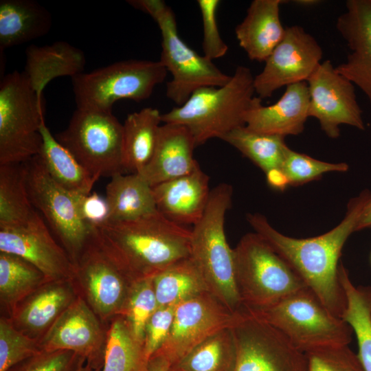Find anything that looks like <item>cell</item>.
<instances>
[{
	"mask_svg": "<svg viewBox=\"0 0 371 371\" xmlns=\"http://www.w3.org/2000/svg\"><path fill=\"white\" fill-rule=\"evenodd\" d=\"M348 165L344 162L330 163L313 158L307 155L288 150L282 172L288 186H301L317 180L329 172H346Z\"/></svg>",
	"mask_w": 371,
	"mask_h": 371,
	"instance_id": "74e56055",
	"label": "cell"
},
{
	"mask_svg": "<svg viewBox=\"0 0 371 371\" xmlns=\"http://www.w3.org/2000/svg\"><path fill=\"white\" fill-rule=\"evenodd\" d=\"M144 344L134 336L123 315L107 324L104 363L101 371H147Z\"/></svg>",
	"mask_w": 371,
	"mask_h": 371,
	"instance_id": "d6a6232c",
	"label": "cell"
},
{
	"mask_svg": "<svg viewBox=\"0 0 371 371\" xmlns=\"http://www.w3.org/2000/svg\"><path fill=\"white\" fill-rule=\"evenodd\" d=\"M305 355L308 371H364L348 345L315 349Z\"/></svg>",
	"mask_w": 371,
	"mask_h": 371,
	"instance_id": "ab89813d",
	"label": "cell"
},
{
	"mask_svg": "<svg viewBox=\"0 0 371 371\" xmlns=\"http://www.w3.org/2000/svg\"><path fill=\"white\" fill-rule=\"evenodd\" d=\"M78 295L73 280H48L21 300L8 318L18 330L39 341Z\"/></svg>",
	"mask_w": 371,
	"mask_h": 371,
	"instance_id": "ffe728a7",
	"label": "cell"
},
{
	"mask_svg": "<svg viewBox=\"0 0 371 371\" xmlns=\"http://www.w3.org/2000/svg\"><path fill=\"white\" fill-rule=\"evenodd\" d=\"M244 310L279 330L304 353L352 341L351 327L332 314L308 286L269 306Z\"/></svg>",
	"mask_w": 371,
	"mask_h": 371,
	"instance_id": "5b68a950",
	"label": "cell"
},
{
	"mask_svg": "<svg viewBox=\"0 0 371 371\" xmlns=\"http://www.w3.org/2000/svg\"><path fill=\"white\" fill-rule=\"evenodd\" d=\"M105 199L109 223L135 220L157 210L152 186L137 173L112 177L106 186Z\"/></svg>",
	"mask_w": 371,
	"mask_h": 371,
	"instance_id": "83f0119b",
	"label": "cell"
},
{
	"mask_svg": "<svg viewBox=\"0 0 371 371\" xmlns=\"http://www.w3.org/2000/svg\"><path fill=\"white\" fill-rule=\"evenodd\" d=\"M169 371H175V370H172V368H170Z\"/></svg>",
	"mask_w": 371,
	"mask_h": 371,
	"instance_id": "681fc988",
	"label": "cell"
},
{
	"mask_svg": "<svg viewBox=\"0 0 371 371\" xmlns=\"http://www.w3.org/2000/svg\"><path fill=\"white\" fill-rule=\"evenodd\" d=\"M157 308L153 278L134 283L122 315L134 336L143 344L146 322Z\"/></svg>",
	"mask_w": 371,
	"mask_h": 371,
	"instance_id": "f35d334b",
	"label": "cell"
},
{
	"mask_svg": "<svg viewBox=\"0 0 371 371\" xmlns=\"http://www.w3.org/2000/svg\"><path fill=\"white\" fill-rule=\"evenodd\" d=\"M282 0H254L243 20L236 27L240 47L248 58L265 62L283 39L286 27L280 19Z\"/></svg>",
	"mask_w": 371,
	"mask_h": 371,
	"instance_id": "cb8c5ba5",
	"label": "cell"
},
{
	"mask_svg": "<svg viewBox=\"0 0 371 371\" xmlns=\"http://www.w3.org/2000/svg\"><path fill=\"white\" fill-rule=\"evenodd\" d=\"M157 210L180 225H194L210 199L209 177L200 167L192 172L152 187Z\"/></svg>",
	"mask_w": 371,
	"mask_h": 371,
	"instance_id": "7402d4cb",
	"label": "cell"
},
{
	"mask_svg": "<svg viewBox=\"0 0 371 371\" xmlns=\"http://www.w3.org/2000/svg\"><path fill=\"white\" fill-rule=\"evenodd\" d=\"M258 166L265 174L282 170L289 148L285 137L256 132L239 126L223 139Z\"/></svg>",
	"mask_w": 371,
	"mask_h": 371,
	"instance_id": "e575fe53",
	"label": "cell"
},
{
	"mask_svg": "<svg viewBox=\"0 0 371 371\" xmlns=\"http://www.w3.org/2000/svg\"><path fill=\"white\" fill-rule=\"evenodd\" d=\"M52 26L49 10L34 0L0 1V54L47 34Z\"/></svg>",
	"mask_w": 371,
	"mask_h": 371,
	"instance_id": "484cf974",
	"label": "cell"
},
{
	"mask_svg": "<svg viewBox=\"0 0 371 371\" xmlns=\"http://www.w3.org/2000/svg\"><path fill=\"white\" fill-rule=\"evenodd\" d=\"M293 2L300 6L312 7L319 4L321 1L319 0H295Z\"/></svg>",
	"mask_w": 371,
	"mask_h": 371,
	"instance_id": "7dc6e473",
	"label": "cell"
},
{
	"mask_svg": "<svg viewBox=\"0 0 371 371\" xmlns=\"http://www.w3.org/2000/svg\"><path fill=\"white\" fill-rule=\"evenodd\" d=\"M107 324L80 296L39 340L43 351L70 350L95 368H102Z\"/></svg>",
	"mask_w": 371,
	"mask_h": 371,
	"instance_id": "e0dca14e",
	"label": "cell"
},
{
	"mask_svg": "<svg viewBox=\"0 0 371 371\" xmlns=\"http://www.w3.org/2000/svg\"><path fill=\"white\" fill-rule=\"evenodd\" d=\"M31 203L45 218L74 265L93 234L79 213L74 194L58 184L38 155L25 162Z\"/></svg>",
	"mask_w": 371,
	"mask_h": 371,
	"instance_id": "8fae6325",
	"label": "cell"
},
{
	"mask_svg": "<svg viewBox=\"0 0 371 371\" xmlns=\"http://www.w3.org/2000/svg\"><path fill=\"white\" fill-rule=\"evenodd\" d=\"M123 124L112 111L76 108L67 128L55 136L95 178L125 173Z\"/></svg>",
	"mask_w": 371,
	"mask_h": 371,
	"instance_id": "30bf717a",
	"label": "cell"
},
{
	"mask_svg": "<svg viewBox=\"0 0 371 371\" xmlns=\"http://www.w3.org/2000/svg\"><path fill=\"white\" fill-rule=\"evenodd\" d=\"M371 192L362 191L348 203L346 215L334 228L322 235L295 238L282 234L260 213L247 214L255 232L261 236L291 266L305 284L334 315L341 318L346 297L338 276L342 248L355 232Z\"/></svg>",
	"mask_w": 371,
	"mask_h": 371,
	"instance_id": "6da1fadb",
	"label": "cell"
},
{
	"mask_svg": "<svg viewBox=\"0 0 371 371\" xmlns=\"http://www.w3.org/2000/svg\"><path fill=\"white\" fill-rule=\"evenodd\" d=\"M339 282L346 297L343 319L355 334L357 354L364 371H371V286H356L343 264L338 267Z\"/></svg>",
	"mask_w": 371,
	"mask_h": 371,
	"instance_id": "4dcf8cb0",
	"label": "cell"
},
{
	"mask_svg": "<svg viewBox=\"0 0 371 371\" xmlns=\"http://www.w3.org/2000/svg\"><path fill=\"white\" fill-rule=\"evenodd\" d=\"M41 217L28 195L25 163L0 165V229L23 227Z\"/></svg>",
	"mask_w": 371,
	"mask_h": 371,
	"instance_id": "f546056e",
	"label": "cell"
},
{
	"mask_svg": "<svg viewBox=\"0 0 371 371\" xmlns=\"http://www.w3.org/2000/svg\"><path fill=\"white\" fill-rule=\"evenodd\" d=\"M243 314L232 311L208 291L183 301L175 306L168 336L155 354L172 366L210 336L232 328Z\"/></svg>",
	"mask_w": 371,
	"mask_h": 371,
	"instance_id": "5bb4252c",
	"label": "cell"
},
{
	"mask_svg": "<svg viewBox=\"0 0 371 371\" xmlns=\"http://www.w3.org/2000/svg\"><path fill=\"white\" fill-rule=\"evenodd\" d=\"M323 51L316 39L300 25L286 27L283 39L254 76L257 96L271 97L278 89L306 82L322 63Z\"/></svg>",
	"mask_w": 371,
	"mask_h": 371,
	"instance_id": "9a60e30c",
	"label": "cell"
},
{
	"mask_svg": "<svg viewBox=\"0 0 371 371\" xmlns=\"http://www.w3.org/2000/svg\"><path fill=\"white\" fill-rule=\"evenodd\" d=\"M167 73L159 60L135 59L82 72L71 78L77 108L112 111L120 100L139 102L152 95Z\"/></svg>",
	"mask_w": 371,
	"mask_h": 371,
	"instance_id": "9c48e42d",
	"label": "cell"
},
{
	"mask_svg": "<svg viewBox=\"0 0 371 371\" xmlns=\"http://www.w3.org/2000/svg\"><path fill=\"white\" fill-rule=\"evenodd\" d=\"M102 369L95 368L91 364L85 362L83 363L77 371H101Z\"/></svg>",
	"mask_w": 371,
	"mask_h": 371,
	"instance_id": "c3c4849f",
	"label": "cell"
},
{
	"mask_svg": "<svg viewBox=\"0 0 371 371\" xmlns=\"http://www.w3.org/2000/svg\"><path fill=\"white\" fill-rule=\"evenodd\" d=\"M336 28L350 52L335 69L358 87L371 104V0H348Z\"/></svg>",
	"mask_w": 371,
	"mask_h": 371,
	"instance_id": "d6986e66",
	"label": "cell"
},
{
	"mask_svg": "<svg viewBox=\"0 0 371 371\" xmlns=\"http://www.w3.org/2000/svg\"><path fill=\"white\" fill-rule=\"evenodd\" d=\"M73 280L80 295L107 324L122 315L134 284L99 245L94 233L74 264Z\"/></svg>",
	"mask_w": 371,
	"mask_h": 371,
	"instance_id": "7c38bea8",
	"label": "cell"
},
{
	"mask_svg": "<svg viewBox=\"0 0 371 371\" xmlns=\"http://www.w3.org/2000/svg\"><path fill=\"white\" fill-rule=\"evenodd\" d=\"M42 351L38 340L18 330L8 317L1 315L0 371H7Z\"/></svg>",
	"mask_w": 371,
	"mask_h": 371,
	"instance_id": "8d00e7d4",
	"label": "cell"
},
{
	"mask_svg": "<svg viewBox=\"0 0 371 371\" xmlns=\"http://www.w3.org/2000/svg\"><path fill=\"white\" fill-rule=\"evenodd\" d=\"M175 306L158 307L147 321L144 329V348L148 360L167 339L173 323Z\"/></svg>",
	"mask_w": 371,
	"mask_h": 371,
	"instance_id": "7bdbcfd3",
	"label": "cell"
},
{
	"mask_svg": "<svg viewBox=\"0 0 371 371\" xmlns=\"http://www.w3.org/2000/svg\"><path fill=\"white\" fill-rule=\"evenodd\" d=\"M232 329L236 346L233 371H308L305 353L262 319L244 311Z\"/></svg>",
	"mask_w": 371,
	"mask_h": 371,
	"instance_id": "4fadbf2b",
	"label": "cell"
},
{
	"mask_svg": "<svg viewBox=\"0 0 371 371\" xmlns=\"http://www.w3.org/2000/svg\"><path fill=\"white\" fill-rule=\"evenodd\" d=\"M85 362L73 351H42L7 371H77Z\"/></svg>",
	"mask_w": 371,
	"mask_h": 371,
	"instance_id": "60d3db41",
	"label": "cell"
},
{
	"mask_svg": "<svg viewBox=\"0 0 371 371\" xmlns=\"http://www.w3.org/2000/svg\"><path fill=\"white\" fill-rule=\"evenodd\" d=\"M371 228V193L357 223L355 232Z\"/></svg>",
	"mask_w": 371,
	"mask_h": 371,
	"instance_id": "bcb514c9",
	"label": "cell"
},
{
	"mask_svg": "<svg viewBox=\"0 0 371 371\" xmlns=\"http://www.w3.org/2000/svg\"><path fill=\"white\" fill-rule=\"evenodd\" d=\"M43 95L30 85L23 71L0 81V165L25 163L40 153L44 119Z\"/></svg>",
	"mask_w": 371,
	"mask_h": 371,
	"instance_id": "ba28073f",
	"label": "cell"
},
{
	"mask_svg": "<svg viewBox=\"0 0 371 371\" xmlns=\"http://www.w3.org/2000/svg\"><path fill=\"white\" fill-rule=\"evenodd\" d=\"M254 76L249 67H236L221 87H205L192 93L181 106L162 114V123L186 126L196 146L212 138L222 139L245 126V117L254 98Z\"/></svg>",
	"mask_w": 371,
	"mask_h": 371,
	"instance_id": "3957f363",
	"label": "cell"
},
{
	"mask_svg": "<svg viewBox=\"0 0 371 371\" xmlns=\"http://www.w3.org/2000/svg\"><path fill=\"white\" fill-rule=\"evenodd\" d=\"M74 194L80 216L87 224L97 227L108 221L109 207L105 197L96 192Z\"/></svg>",
	"mask_w": 371,
	"mask_h": 371,
	"instance_id": "ee69618b",
	"label": "cell"
},
{
	"mask_svg": "<svg viewBox=\"0 0 371 371\" xmlns=\"http://www.w3.org/2000/svg\"><path fill=\"white\" fill-rule=\"evenodd\" d=\"M194 138L184 126L163 123L153 157L139 174L150 186L188 175L199 165L194 158Z\"/></svg>",
	"mask_w": 371,
	"mask_h": 371,
	"instance_id": "603a6c76",
	"label": "cell"
},
{
	"mask_svg": "<svg viewBox=\"0 0 371 371\" xmlns=\"http://www.w3.org/2000/svg\"><path fill=\"white\" fill-rule=\"evenodd\" d=\"M233 249L236 283L244 309L269 306L307 286L258 234H245Z\"/></svg>",
	"mask_w": 371,
	"mask_h": 371,
	"instance_id": "52a82bcc",
	"label": "cell"
},
{
	"mask_svg": "<svg viewBox=\"0 0 371 371\" xmlns=\"http://www.w3.org/2000/svg\"><path fill=\"white\" fill-rule=\"evenodd\" d=\"M370 260H371V256H370Z\"/></svg>",
	"mask_w": 371,
	"mask_h": 371,
	"instance_id": "f907efd6",
	"label": "cell"
},
{
	"mask_svg": "<svg viewBox=\"0 0 371 371\" xmlns=\"http://www.w3.org/2000/svg\"><path fill=\"white\" fill-rule=\"evenodd\" d=\"M47 281L45 276L26 260L0 252L1 315L10 317L21 300Z\"/></svg>",
	"mask_w": 371,
	"mask_h": 371,
	"instance_id": "1f68e13d",
	"label": "cell"
},
{
	"mask_svg": "<svg viewBox=\"0 0 371 371\" xmlns=\"http://www.w3.org/2000/svg\"><path fill=\"white\" fill-rule=\"evenodd\" d=\"M310 95L306 82L289 85L274 104L265 106L254 96L245 117L249 129L283 137L298 135L308 116Z\"/></svg>",
	"mask_w": 371,
	"mask_h": 371,
	"instance_id": "44dd1931",
	"label": "cell"
},
{
	"mask_svg": "<svg viewBox=\"0 0 371 371\" xmlns=\"http://www.w3.org/2000/svg\"><path fill=\"white\" fill-rule=\"evenodd\" d=\"M128 3L156 22L161 36L159 61L171 74L166 96L182 105L196 90L205 87H221L231 76L221 71L213 61L199 54L180 37L175 13L162 0H130Z\"/></svg>",
	"mask_w": 371,
	"mask_h": 371,
	"instance_id": "8992f818",
	"label": "cell"
},
{
	"mask_svg": "<svg viewBox=\"0 0 371 371\" xmlns=\"http://www.w3.org/2000/svg\"><path fill=\"white\" fill-rule=\"evenodd\" d=\"M203 23V56L213 61L224 56L228 50L227 45L222 39L216 20L219 0H198Z\"/></svg>",
	"mask_w": 371,
	"mask_h": 371,
	"instance_id": "b9f144b4",
	"label": "cell"
},
{
	"mask_svg": "<svg viewBox=\"0 0 371 371\" xmlns=\"http://www.w3.org/2000/svg\"><path fill=\"white\" fill-rule=\"evenodd\" d=\"M171 364L164 357L154 354L148 360L147 371H169Z\"/></svg>",
	"mask_w": 371,
	"mask_h": 371,
	"instance_id": "f6af8a7d",
	"label": "cell"
},
{
	"mask_svg": "<svg viewBox=\"0 0 371 371\" xmlns=\"http://www.w3.org/2000/svg\"><path fill=\"white\" fill-rule=\"evenodd\" d=\"M0 252L23 258L37 267L48 280L74 278L72 261L54 240L42 216L23 227L0 229Z\"/></svg>",
	"mask_w": 371,
	"mask_h": 371,
	"instance_id": "ac0fdd59",
	"label": "cell"
},
{
	"mask_svg": "<svg viewBox=\"0 0 371 371\" xmlns=\"http://www.w3.org/2000/svg\"><path fill=\"white\" fill-rule=\"evenodd\" d=\"M232 187L221 183L211 190L205 210L191 229L190 258L209 291L233 312L243 311L235 279L234 249L227 243L225 218Z\"/></svg>",
	"mask_w": 371,
	"mask_h": 371,
	"instance_id": "277c9868",
	"label": "cell"
},
{
	"mask_svg": "<svg viewBox=\"0 0 371 371\" xmlns=\"http://www.w3.org/2000/svg\"><path fill=\"white\" fill-rule=\"evenodd\" d=\"M162 114L151 106L128 114L123 124L122 166L125 173H140L154 154Z\"/></svg>",
	"mask_w": 371,
	"mask_h": 371,
	"instance_id": "4316f807",
	"label": "cell"
},
{
	"mask_svg": "<svg viewBox=\"0 0 371 371\" xmlns=\"http://www.w3.org/2000/svg\"><path fill=\"white\" fill-rule=\"evenodd\" d=\"M43 144L38 156L49 176L68 191L80 194L91 193L98 179L53 135L43 122L41 126Z\"/></svg>",
	"mask_w": 371,
	"mask_h": 371,
	"instance_id": "f1b7e54d",
	"label": "cell"
},
{
	"mask_svg": "<svg viewBox=\"0 0 371 371\" xmlns=\"http://www.w3.org/2000/svg\"><path fill=\"white\" fill-rule=\"evenodd\" d=\"M309 95L308 116L332 139L340 135L339 126L365 129L362 111L355 85L339 74L330 60L322 62L306 81Z\"/></svg>",
	"mask_w": 371,
	"mask_h": 371,
	"instance_id": "2e32d148",
	"label": "cell"
},
{
	"mask_svg": "<svg viewBox=\"0 0 371 371\" xmlns=\"http://www.w3.org/2000/svg\"><path fill=\"white\" fill-rule=\"evenodd\" d=\"M86 58L84 52L66 41L51 45H30L25 49V65L23 71L30 85L39 95L47 85L56 78H71L84 72Z\"/></svg>",
	"mask_w": 371,
	"mask_h": 371,
	"instance_id": "d4e9b609",
	"label": "cell"
},
{
	"mask_svg": "<svg viewBox=\"0 0 371 371\" xmlns=\"http://www.w3.org/2000/svg\"><path fill=\"white\" fill-rule=\"evenodd\" d=\"M107 255L133 282L155 277L190 257L191 229L158 210L135 220L93 227Z\"/></svg>",
	"mask_w": 371,
	"mask_h": 371,
	"instance_id": "7a4b0ae2",
	"label": "cell"
},
{
	"mask_svg": "<svg viewBox=\"0 0 371 371\" xmlns=\"http://www.w3.org/2000/svg\"><path fill=\"white\" fill-rule=\"evenodd\" d=\"M236 346L232 328L210 336L178 362L171 366L175 371H233Z\"/></svg>",
	"mask_w": 371,
	"mask_h": 371,
	"instance_id": "d590c367",
	"label": "cell"
},
{
	"mask_svg": "<svg viewBox=\"0 0 371 371\" xmlns=\"http://www.w3.org/2000/svg\"><path fill=\"white\" fill-rule=\"evenodd\" d=\"M158 307L177 306L205 292H210L199 270L187 258L166 268L153 278Z\"/></svg>",
	"mask_w": 371,
	"mask_h": 371,
	"instance_id": "836d02e7",
	"label": "cell"
}]
</instances>
